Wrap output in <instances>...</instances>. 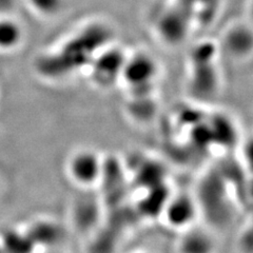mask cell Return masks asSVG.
<instances>
[{
  "label": "cell",
  "mask_w": 253,
  "mask_h": 253,
  "mask_svg": "<svg viewBox=\"0 0 253 253\" xmlns=\"http://www.w3.org/2000/svg\"><path fill=\"white\" fill-rule=\"evenodd\" d=\"M106 161L97 150L82 147L71 152L65 163V172L70 183L83 191L101 184L105 176Z\"/></svg>",
  "instance_id": "cell-1"
},
{
  "label": "cell",
  "mask_w": 253,
  "mask_h": 253,
  "mask_svg": "<svg viewBox=\"0 0 253 253\" xmlns=\"http://www.w3.org/2000/svg\"><path fill=\"white\" fill-rule=\"evenodd\" d=\"M161 75L158 61L151 54L137 51L126 56L121 81L129 96L153 95L156 82Z\"/></svg>",
  "instance_id": "cell-2"
},
{
  "label": "cell",
  "mask_w": 253,
  "mask_h": 253,
  "mask_svg": "<svg viewBox=\"0 0 253 253\" xmlns=\"http://www.w3.org/2000/svg\"><path fill=\"white\" fill-rule=\"evenodd\" d=\"M214 42L197 44L190 56V88L199 96H210L218 89L219 71Z\"/></svg>",
  "instance_id": "cell-3"
},
{
  "label": "cell",
  "mask_w": 253,
  "mask_h": 253,
  "mask_svg": "<svg viewBox=\"0 0 253 253\" xmlns=\"http://www.w3.org/2000/svg\"><path fill=\"white\" fill-rule=\"evenodd\" d=\"M128 54L121 46L108 43L95 55L85 72L92 84L99 88H110L120 83Z\"/></svg>",
  "instance_id": "cell-4"
},
{
  "label": "cell",
  "mask_w": 253,
  "mask_h": 253,
  "mask_svg": "<svg viewBox=\"0 0 253 253\" xmlns=\"http://www.w3.org/2000/svg\"><path fill=\"white\" fill-rule=\"evenodd\" d=\"M200 215L199 203L187 191H172L160 219L171 230L184 231L195 225Z\"/></svg>",
  "instance_id": "cell-5"
},
{
  "label": "cell",
  "mask_w": 253,
  "mask_h": 253,
  "mask_svg": "<svg viewBox=\"0 0 253 253\" xmlns=\"http://www.w3.org/2000/svg\"><path fill=\"white\" fill-rule=\"evenodd\" d=\"M193 29L192 21L176 1L165 6L155 20L157 36L168 45L183 43Z\"/></svg>",
  "instance_id": "cell-6"
},
{
  "label": "cell",
  "mask_w": 253,
  "mask_h": 253,
  "mask_svg": "<svg viewBox=\"0 0 253 253\" xmlns=\"http://www.w3.org/2000/svg\"><path fill=\"white\" fill-rule=\"evenodd\" d=\"M36 248L49 250L61 248L67 237V229L59 220L53 217H41L32 221L26 229Z\"/></svg>",
  "instance_id": "cell-7"
},
{
  "label": "cell",
  "mask_w": 253,
  "mask_h": 253,
  "mask_svg": "<svg viewBox=\"0 0 253 253\" xmlns=\"http://www.w3.org/2000/svg\"><path fill=\"white\" fill-rule=\"evenodd\" d=\"M176 253H216L217 242L211 229L196 223L178 232Z\"/></svg>",
  "instance_id": "cell-8"
},
{
  "label": "cell",
  "mask_w": 253,
  "mask_h": 253,
  "mask_svg": "<svg viewBox=\"0 0 253 253\" xmlns=\"http://www.w3.org/2000/svg\"><path fill=\"white\" fill-rule=\"evenodd\" d=\"M195 27L209 26L216 19L221 0H175Z\"/></svg>",
  "instance_id": "cell-9"
},
{
  "label": "cell",
  "mask_w": 253,
  "mask_h": 253,
  "mask_svg": "<svg viewBox=\"0 0 253 253\" xmlns=\"http://www.w3.org/2000/svg\"><path fill=\"white\" fill-rule=\"evenodd\" d=\"M138 210L142 215L150 218H160L166 203L171 194L167 184L141 190Z\"/></svg>",
  "instance_id": "cell-10"
},
{
  "label": "cell",
  "mask_w": 253,
  "mask_h": 253,
  "mask_svg": "<svg viewBox=\"0 0 253 253\" xmlns=\"http://www.w3.org/2000/svg\"><path fill=\"white\" fill-rule=\"evenodd\" d=\"M224 44L227 52L235 58L248 56L252 49L251 30L244 25L234 26L226 33Z\"/></svg>",
  "instance_id": "cell-11"
},
{
  "label": "cell",
  "mask_w": 253,
  "mask_h": 253,
  "mask_svg": "<svg viewBox=\"0 0 253 253\" xmlns=\"http://www.w3.org/2000/svg\"><path fill=\"white\" fill-rule=\"evenodd\" d=\"M3 253H34L37 249L25 230L7 231L1 244Z\"/></svg>",
  "instance_id": "cell-12"
},
{
  "label": "cell",
  "mask_w": 253,
  "mask_h": 253,
  "mask_svg": "<svg viewBox=\"0 0 253 253\" xmlns=\"http://www.w3.org/2000/svg\"><path fill=\"white\" fill-rule=\"evenodd\" d=\"M22 31L17 22L11 19L0 21V49H15L21 42Z\"/></svg>",
  "instance_id": "cell-13"
},
{
  "label": "cell",
  "mask_w": 253,
  "mask_h": 253,
  "mask_svg": "<svg viewBox=\"0 0 253 253\" xmlns=\"http://www.w3.org/2000/svg\"><path fill=\"white\" fill-rule=\"evenodd\" d=\"M43 253H67V252L65 250H62L61 248H54L49 250H43Z\"/></svg>",
  "instance_id": "cell-14"
},
{
  "label": "cell",
  "mask_w": 253,
  "mask_h": 253,
  "mask_svg": "<svg viewBox=\"0 0 253 253\" xmlns=\"http://www.w3.org/2000/svg\"><path fill=\"white\" fill-rule=\"evenodd\" d=\"M134 253H148V252H134Z\"/></svg>",
  "instance_id": "cell-15"
}]
</instances>
